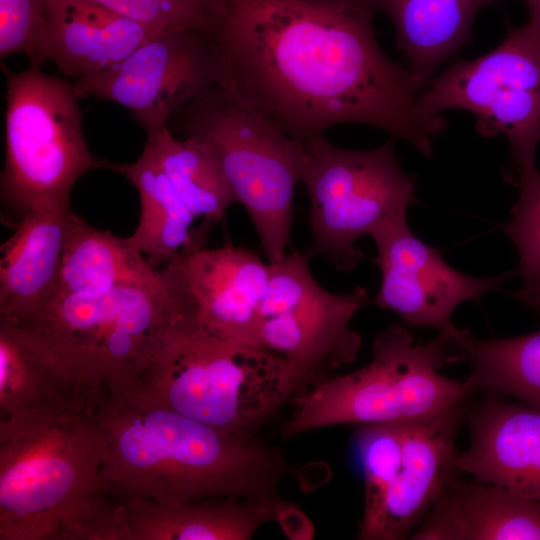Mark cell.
Listing matches in <instances>:
<instances>
[{"label": "cell", "mask_w": 540, "mask_h": 540, "mask_svg": "<svg viewBox=\"0 0 540 540\" xmlns=\"http://www.w3.org/2000/svg\"><path fill=\"white\" fill-rule=\"evenodd\" d=\"M465 422L470 438L456 455L459 472L540 501V409L485 392Z\"/></svg>", "instance_id": "16"}, {"label": "cell", "mask_w": 540, "mask_h": 540, "mask_svg": "<svg viewBox=\"0 0 540 540\" xmlns=\"http://www.w3.org/2000/svg\"><path fill=\"white\" fill-rule=\"evenodd\" d=\"M301 182L309 198L307 256L323 257L339 271L365 257L359 238L417 202L414 176L400 168L394 138L354 150L317 137L304 144Z\"/></svg>", "instance_id": "9"}, {"label": "cell", "mask_w": 540, "mask_h": 540, "mask_svg": "<svg viewBox=\"0 0 540 540\" xmlns=\"http://www.w3.org/2000/svg\"><path fill=\"white\" fill-rule=\"evenodd\" d=\"M377 12L374 0H226L222 83L303 144L363 124L429 158L447 121L421 110L413 72L381 49Z\"/></svg>", "instance_id": "1"}, {"label": "cell", "mask_w": 540, "mask_h": 540, "mask_svg": "<svg viewBox=\"0 0 540 540\" xmlns=\"http://www.w3.org/2000/svg\"><path fill=\"white\" fill-rule=\"evenodd\" d=\"M377 248L375 263L381 283L373 299L409 326L433 328L440 334L458 329L451 317L463 302L480 304L491 291L502 290L517 270L478 278L448 265L441 251L421 241L411 231L407 214L391 218L371 234Z\"/></svg>", "instance_id": "14"}, {"label": "cell", "mask_w": 540, "mask_h": 540, "mask_svg": "<svg viewBox=\"0 0 540 540\" xmlns=\"http://www.w3.org/2000/svg\"><path fill=\"white\" fill-rule=\"evenodd\" d=\"M519 197L511 208V219L502 224L519 254V292L540 291V172L521 182Z\"/></svg>", "instance_id": "29"}, {"label": "cell", "mask_w": 540, "mask_h": 540, "mask_svg": "<svg viewBox=\"0 0 540 540\" xmlns=\"http://www.w3.org/2000/svg\"><path fill=\"white\" fill-rule=\"evenodd\" d=\"M102 166L124 175L136 188L140 217L128 239L154 269L164 267L191 246L195 219L146 144L136 161Z\"/></svg>", "instance_id": "26"}, {"label": "cell", "mask_w": 540, "mask_h": 540, "mask_svg": "<svg viewBox=\"0 0 540 540\" xmlns=\"http://www.w3.org/2000/svg\"><path fill=\"white\" fill-rule=\"evenodd\" d=\"M126 392L214 427L252 432L295 397L297 385L280 356L174 319Z\"/></svg>", "instance_id": "4"}, {"label": "cell", "mask_w": 540, "mask_h": 540, "mask_svg": "<svg viewBox=\"0 0 540 540\" xmlns=\"http://www.w3.org/2000/svg\"><path fill=\"white\" fill-rule=\"evenodd\" d=\"M96 404L88 390L23 330L0 323V419L93 413Z\"/></svg>", "instance_id": "21"}, {"label": "cell", "mask_w": 540, "mask_h": 540, "mask_svg": "<svg viewBox=\"0 0 540 540\" xmlns=\"http://www.w3.org/2000/svg\"><path fill=\"white\" fill-rule=\"evenodd\" d=\"M123 511L126 540H248L279 509L242 498L161 504L126 495Z\"/></svg>", "instance_id": "20"}, {"label": "cell", "mask_w": 540, "mask_h": 540, "mask_svg": "<svg viewBox=\"0 0 540 540\" xmlns=\"http://www.w3.org/2000/svg\"><path fill=\"white\" fill-rule=\"evenodd\" d=\"M4 70L1 198L20 218L36 207L69 206L77 180L102 166L86 144L73 85L38 67L20 73Z\"/></svg>", "instance_id": "8"}, {"label": "cell", "mask_w": 540, "mask_h": 540, "mask_svg": "<svg viewBox=\"0 0 540 540\" xmlns=\"http://www.w3.org/2000/svg\"><path fill=\"white\" fill-rule=\"evenodd\" d=\"M145 27L152 35L197 28L219 31L226 0H93Z\"/></svg>", "instance_id": "28"}, {"label": "cell", "mask_w": 540, "mask_h": 540, "mask_svg": "<svg viewBox=\"0 0 540 540\" xmlns=\"http://www.w3.org/2000/svg\"><path fill=\"white\" fill-rule=\"evenodd\" d=\"M159 282V271L128 237L97 229L72 211L69 213L54 295L97 297L122 286Z\"/></svg>", "instance_id": "23"}, {"label": "cell", "mask_w": 540, "mask_h": 540, "mask_svg": "<svg viewBox=\"0 0 540 540\" xmlns=\"http://www.w3.org/2000/svg\"><path fill=\"white\" fill-rule=\"evenodd\" d=\"M161 280L97 297L54 295L19 325L98 402L131 390L162 329L173 321Z\"/></svg>", "instance_id": "6"}, {"label": "cell", "mask_w": 540, "mask_h": 540, "mask_svg": "<svg viewBox=\"0 0 540 540\" xmlns=\"http://www.w3.org/2000/svg\"><path fill=\"white\" fill-rule=\"evenodd\" d=\"M104 456L93 413L0 419V540H71Z\"/></svg>", "instance_id": "3"}, {"label": "cell", "mask_w": 540, "mask_h": 540, "mask_svg": "<svg viewBox=\"0 0 540 540\" xmlns=\"http://www.w3.org/2000/svg\"><path fill=\"white\" fill-rule=\"evenodd\" d=\"M448 364L437 337L417 343L408 328L394 323L375 337L367 365L330 376L293 398L282 437L336 425L408 421L471 398L464 380L439 373Z\"/></svg>", "instance_id": "7"}, {"label": "cell", "mask_w": 540, "mask_h": 540, "mask_svg": "<svg viewBox=\"0 0 540 540\" xmlns=\"http://www.w3.org/2000/svg\"><path fill=\"white\" fill-rule=\"evenodd\" d=\"M511 295L527 308L540 314V291L534 293L511 292Z\"/></svg>", "instance_id": "31"}, {"label": "cell", "mask_w": 540, "mask_h": 540, "mask_svg": "<svg viewBox=\"0 0 540 540\" xmlns=\"http://www.w3.org/2000/svg\"><path fill=\"white\" fill-rule=\"evenodd\" d=\"M354 443L364 476V510L357 538L376 522L402 464L403 421L355 425Z\"/></svg>", "instance_id": "27"}, {"label": "cell", "mask_w": 540, "mask_h": 540, "mask_svg": "<svg viewBox=\"0 0 540 540\" xmlns=\"http://www.w3.org/2000/svg\"><path fill=\"white\" fill-rule=\"evenodd\" d=\"M44 62L65 76L80 78L129 56L152 35L141 24L93 0H45Z\"/></svg>", "instance_id": "19"}, {"label": "cell", "mask_w": 540, "mask_h": 540, "mask_svg": "<svg viewBox=\"0 0 540 540\" xmlns=\"http://www.w3.org/2000/svg\"><path fill=\"white\" fill-rule=\"evenodd\" d=\"M93 415L105 441L102 478L127 496L285 504L278 498L284 457L252 432L214 427L132 392L104 390Z\"/></svg>", "instance_id": "2"}, {"label": "cell", "mask_w": 540, "mask_h": 540, "mask_svg": "<svg viewBox=\"0 0 540 540\" xmlns=\"http://www.w3.org/2000/svg\"><path fill=\"white\" fill-rule=\"evenodd\" d=\"M224 79L219 31L173 29L152 36L121 62L73 84L78 98L128 109L151 137L170 116Z\"/></svg>", "instance_id": "12"}, {"label": "cell", "mask_w": 540, "mask_h": 540, "mask_svg": "<svg viewBox=\"0 0 540 540\" xmlns=\"http://www.w3.org/2000/svg\"><path fill=\"white\" fill-rule=\"evenodd\" d=\"M270 270V263L253 252L226 245L185 248L158 271L175 319L255 347L257 312Z\"/></svg>", "instance_id": "13"}, {"label": "cell", "mask_w": 540, "mask_h": 540, "mask_svg": "<svg viewBox=\"0 0 540 540\" xmlns=\"http://www.w3.org/2000/svg\"><path fill=\"white\" fill-rule=\"evenodd\" d=\"M47 37L45 0H0V56L25 54L30 66L44 62Z\"/></svg>", "instance_id": "30"}, {"label": "cell", "mask_w": 540, "mask_h": 540, "mask_svg": "<svg viewBox=\"0 0 540 540\" xmlns=\"http://www.w3.org/2000/svg\"><path fill=\"white\" fill-rule=\"evenodd\" d=\"M470 400L403 421L401 468L364 540L405 539L420 525L447 483L459 472L456 438Z\"/></svg>", "instance_id": "15"}, {"label": "cell", "mask_w": 540, "mask_h": 540, "mask_svg": "<svg viewBox=\"0 0 540 540\" xmlns=\"http://www.w3.org/2000/svg\"><path fill=\"white\" fill-rule=\"evenodd\" d=\"M270 265L254 346L286 362L297 396L357 358L362 339L351 321L369 302L368 292L362 286L328 291L312 275L308 256L297 251Z\"/></svg>", "instance_id": "11"}, {"label": "cell", "mask_w": 540, "mask_h": 540, "mask_svg": "<svg viewBox=\"0 0 540 540\" xmlns=\"http://www.w3.org/2000/svg\"><path fill=\"white\" fill-rule=\"evenodd\" d=\"M146 145L194 219L191 248L206 244L211 230L237 199L210 149L192 137H176L165 126Z\"/></svg>", "instance_id": "25"}, {"label": "cell", "mask_w": 540, "mask_h": 540, "mask_svg": "<svg viewBox=\"0 0 540 540\" xmlns=\"http://www.w3.org/2000/svg\"><path fill=\"white\" fill-rule=\"evenodd\" d=\"M421 110L439 116L461 109L476 117L478 133L504 135L510 160L503 176L519 185L539 171L540 32L529 21H507L503 41L492 51L470 60L454 61L433 76L419 95Z\"/></svg>", "instance_id": "10"}, {"label": "cell", "mask_w": 540, "mask_h": 540, "mask_svg": "<svg viewBox=\"0 0 540 540\" xmlns=\"http://www.w3.org/2000/svg\"><path fill=\"white\" fill-rule=\"evenodd\" d=\"M448 363L467 362L468 391L514 397L540 409V329L509 337L480 339L458 328L439 334Z\"/></svg>", "instance_id": "24"}, {"label": "cell", "mask_w": 540, "mask_h": 540, "mask_svg": "<svg viewBox=\"0 0 540 540\" xmlns=\"http://www.w3.org/2000/svg\"><path fill=\"white\" fill-rule=\"evenodd\" d=\"M529 11V22L540 32V0H520Z\"/></svg>", "instance_id": "32"}, {"label": "cell", "mask_w": 540, "mask_h": 540, "mask_svg": "<svg viewBox=\"0 0 540 540\" xmlns=\"http://www.w3.org/2000/svg\"><path fill=\"white\" fill-rule=\"evenodd\" d=\"M409 539L540 540V501L454 477Z\"/></svg>", "instance_id": "18"}, {"label": "cell", "mask_w": 540, "mask_h": 540, "mask_svg": "<svg viewBox=\"0 0 540 540\" xmlns=\"http://www.w3.org/2000/svg\"><path fill=\"white\" fill-rule=\"evenodd\" d=\"M166 126L210 149L237 203L246 210L268 262L280 261L291 238L304 144L223 83L177 109Z\"/></svg>", "instance_id": "5"}, {"label": "cell", "mask_w": 540, "mask_h": 540, "mask_svg": "<svg viewBox=\"0 0 540 540\" xmlns=\"http://www.w3.org/2000/svg\"><path fill=\"white\" fill-rule=\"evenodd\" d=\"M69 206L36 207L1 246L0 323L19 325L56 293Z\"/></svg>", "instance_id": "17"}, {"label": "cell", "mask_w": 540, "mask_h": 540, "mask_svg": "<svg viewBox=\"0 0 540 540\" xmlns=\"http://www.w3.org/2000/svg\"><path fill=\"white\" fill-rule=\"evenodd\" d=\"M374 1L393 23L396 48L424 89L441 65L472 43L477 14L503 0Z\"/></svg>", "instance_id": "22"}]
</instances>
